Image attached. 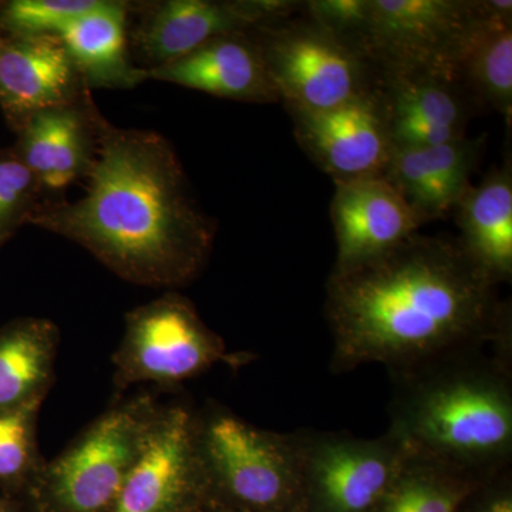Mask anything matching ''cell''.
I'll return each mask as SVG.
<instances>
[{"mask_svg": "<svg viewBox=\"0 0 512 512\" xmlns=\"http://www.w3.org/2000/svg\"><path fill=\"white\" fill-rule=\"evenodd\" d=\"M332 370L416 365L512 336L510 305L460 239L414 234L384 254L333 269L326 284Z\"/></svg>", "mask_w": 512, "mask_h": 512, "instance_id": "cell-1", "label": "cell"}, {"mask_svg": "<svg viewBox=\"0 0 512 512\" xmlns=\"http://www.w3.org/2000/svg\"><path fill=\"white\" fill-rule=\"evenodd\" d=\"M87 177L83 197L37 205L28 224L76 242L133 284L175 289L197 279L210 258L214 228L163 136L99 121Z\"/></svg>", "mask_w": 512, "mask_h": 512, "instance_id": "cell-2", "label": "cell"}, {"mask_svg": "<svg viewBox=\"0 0 512 512\" xmlns=\"http://www.w3.org/2000/svg\"><path fill=\"white\" fill-rule=\"evenodd\" d=\"M390 433L485 484L511 470L512 336L390 370Z\"/></svg>", "mask_w": 512, "mask_h": 512, "instance_id": "cell-3", "label": "cell"}, {"mask_svg": "<svg viewBox=\"0 0 512 512\" xmlns=\"http://www.w3.org/2000/svg\"><path fill=\"white\" fill-rule=\"evenodd\" d=\"M195 439L214 510L305 512L295 433L261 429L208 403L195 409Z\"/></svg>", "mask_w": 512, "mask_h": 512, "instance_id": "cell-4", "label": "cell"}, {"mask_svg": "<svg viewBox=\"0 0 512 512\" xmlns=\"http://www.w3.org/2000/svg\"><path fill=\"white\" fill-rule=\"evenodd\" d=\"M160 406L138 394L100 414L40 468L25 494L33 512H111Z\"/></svg>", "mask_w": 512, "mask_h": 512, "instance_id": "cell-5", "label": "cell"}, {"mask_svg": "<svg viewBox=\"0 0 512 512\" xmlns=\"http://www.w3.org/2000/svg\"><path fill=\"white\" fill-rule=\"evenodd\" d=\"M487 2L369 0L356 49L387 76H437L458 80Z\"/></svg>", "mask_w": 512, "mask_h": 512, "instance_id": "cell-6", "label": "cell"}, {"mask_svg": "<svg viewBox=\"0 0 512 512\" xmlns=\"http://www.w3.org/2000/svg\"><path fill=\"white\" fill-rule=\"evenodd\" d=\"M242 363L245 357L228 352L187 298L168 292L127 313L113 356L114 386L119 392L136 384L177 386L212 367Z\"/></svg>", "mask_w": 512, "mask_h": 512, "instance_id": "cell-7", "label": "cell"}, {"mask_svg": "<svg viewBox=\"0 0 512 512\" xmlns=\"http://www.w3.org/2000/svg\"><path fill=\"white\" fill-rule=\"evenodd\" d=\"M255 40L288 110L323 111L376 92L369 60L309 23L264 26Z\"/></svg>", "mask_w": 512, "mask_h": 512, "instance_id": "cell-8", "label": "cell"}, {"mask_svg": "<svg viewBox=\"0 0 512 512\" xmlns=\"http://www.w3.org/2000/svg\"><path fill=\"white\" fill-rule=\"evenodd\" d=\"M305 512H375L409 447L386 431L375 439L296 431Z\"/></svg>", "mask_w": 512, "mask_h": 512, "instance_id": "cell-9", "label": "cell"}, {"mask_svg": "<svg viewBox=\"0 0 512 512\" xmlns=\"http://www.w3.org/2000/svg\"><path fill=\"white\" fill-rule=\"evenodd\" d=\"M210 485L195 439V409L161 404L111 512H211Z\"/></svg>", "mask_w": 512, "mask_h": 512, "instance_id": "cell-10", "label": "cell"}, {"mask_svg": "<svg viewBox=\"0 0 512 512\" xmlns=\"http://www.w3.org/2000/svg\"><path fill=\"white\" fill-rule=\"evenodd\" d=\"M299 144L335 181L383 175L393 146L380 90L323 111L289 110Z\"/></svg>", "mask_w": 512, "mask_h": 512, "instance_id": "cell-11", "label": "cell"}, {"mask_svg": "<svg viewBox=\"0 0 512 512\" xmlns=\"http://www.w3.org/2000/svg\"><path fill=\"white\" fill-rule=\"evenodd\" d=\"M301 3L211 2L170 0L161 3L138 30L141 53L153 66H164L191 55L217 37L237 35L249 28H264L291 15Z\"/></svg>", "mask_w": 512, "mask_h": 512, "instance_id": "cell-12", "label": "cell"}, {"mask_svg": "<svg viewBox=\"0 0 512 512\" xmlns=\"http://www.w3.org/2000/svg\"><path fill=\"white\" fill-rule=\"evenodd\" d=\"M332 222L338 258L346 269L396 248L417 234L421 221L402 192L384 175L335 181Z\"/></svg>", "mask_w": 512, "mask_h": 512, "instance_id": "cell-13", "label": "cell"}, {"mask_svg": "<svg viewBox=\"0 0 512 512\" xmlns=\"http://www.w3.org/2000/svg\"><path fill=\"white\" fill-rule=\"evenodd\" d=\"M380 93L393 150L440 146L466 137L470 97L460 82L387 76Z\"/></svg>", "mask_w": 512, "mask_h": 512, "instance_id": "cell-14", "label": "cell"}, {"mask_svg": "<svg viewBox=\"0 0 512 512\" xmlns=\"http://www.w3.org/2000/svg\"><path fill=\"white\" fill-rule=\"evenodd\" d=\"M72 60L56 36L6 37L0 50V107L19 130L42 111L70 106Z\"/></svg>", "mask_w": 512, "mask_h": 512, "instance_id": "cell-15", "label": "cell"}, {"mask_svg": "<svg viewBox=\"0 0 512 512\" xmlns=\"http://www.w3.org/2000/svg\"><path fill=\"white\" fill-rule=\"evenodd\" d=\"M140 79L174 83L221 99L279 100L261 50L245 33L217 37L183 59L140 70Z\"/></svg>", "mask_w": 512, "mask_h": 512, "instance_id": "cell-16", "label": "cell"}, {"mask_svg": "<svg viewBox=\"0 0 512 512\" xmlns=\"http://www.w3.org/2000/svg\"><path fill=\"white\" fill-rule=\"evenodd\" d=\"M484 144L483 137H463L440 146L394 148L383 175L426 224L456 210L470 190Z\"/></svg>", "mask_w": 512, "mask_h": 512, "instance_id": "cell-17", "label": "cell"}, {"mask_svg": "<svg viewBox=\"0 0 512 512\" xmlns=\"http://www.w3.org/2000/svg\"><path fill=\"white\" fill-rule=\"evenodd\" d=\"M460 242L467 254L500 285L512 278L511 161L493 168L458 202Z\"/></svg>", "mask_w": 512, "mask_h": 512, "instance_id": "cell-18", "label": "cell"}, {"mask_svg": "<svg viewBox=\"0 0 512 512\" xmlns=\"http://www.w3.org/2000/svg\"><path fill=\"white\" fill-rule=\"evenodd\" d=\"M59 345L60 330L49 319L19 318L0 328V413L45 402Z\"/></svg>", "mask_w": 512, "mask_h": 512, "instance_id": "cell-19", "label": "cell"}, {"mask_svg": "<svg viewBox=\"0 0 512 512\" xmlns=\"http://www.w3.org/2000/svg\"><path fill=\"white\" fill-rule=\"evenodd\" d=\"M60 42L73 66L93 84L140 82V70L131 69L126 52V8L123 3L100 0L60 32Z\"/></svg>", "mask_w": 512, "mask_h": 512, "instance_id": "cell-20", "label": "cell"}, {"mask_svg": "<svg viewBox=\"0 0 512 512\" xmlns=\"http://www.w3.org/2000/svg\"><path fill=\"white\" fill-rule=\"evenodd\" d=\"M461 86L470 99L512 117V2L490 0L487 16L460 67Z\"/></svg>", "mask_w": 512, "mask_h": 512, "instance_id": "cell-21", "label": "cell"}, {"mask_svg": "<svg viewBox=\"0 0 512 512\" xmlns=\"http://www.w3.org/2000/svg\"><path fill=\"white\" fill-rule=\"evenodd\" d=\"M481 485L463 471L409 448L375 512H460Z\"/></svg>", "mask_w": 512, "mask_h": 512, "instance_id": "cell-22", "label": "cell"}, {"mask_svg": "<svg viewBox=\"0 0 512 512\" xmlns=\"http://www.w3.org/2000/svg\"><path fill=\"white\" fill-rule=\"evenodd\" d=\"M42 404L0 413V495L18 500L45 464L37 441Z\"/></svg>", "mask_w": 512, "mask_h": 512, "instance_id": "cell-23", "label": "cell"}, {"mask_svg": "<svg viewBox=\"0 0 512 512\" xmlns=\"http://www.w3.org/2000/svg\"><path fill=\"white\" fill-rule=\"evenodd\" d=\"M83 117L72 106L52 111V128L46 147L47 173L42 188L63 190L89 165Z\"/></svg>", "mask_w": 512, "mask_h": 512, "instance_id": "cell-24", "label": "cell"}, {"mask_svg": "<svg viewBox=\"0 0 512 512\" xmlns=\"http://www.w3.org/2000/svg\"><path fill=\"white\" fill-rule=\"evenodd\" d=\"M100 0H12L0 5V30L8 37L59 36Z\"/></svg>", "mask_w": 512, "mask_h": 512, "instance_id": "cell-25", "label": "cell"}, {"mask_svg": "<svg viewBox=\"0 0 512 512\" xmlns=\"http://www.w3.org/2000/svg\"><path fill=\"white\" fill-rule=\"evenodd\" d=\"M40 184L15 148L0 150V238L9 239L37 208Z\"/></svg>", "mask_w": 512, "mask_h": 512, "instance_id": "cell-26", "label": "cell"}, {"mask_svg": "<svg viewBox=\"0 0 512 512\" xmlns=\"http://www.w3.org/2000/svg\"><path fill=\"white\" fill-rule=\"evenodd\" d=\"M305 9L313 25L355 47L369 15V0H315L305 3Z\"/></svg>", "mask_w": 512, "mask_h": 512, "instance_id": "cell-27", "label": "cell"}, {"mask_svg": "<svg viewBox=\"0 0 512 512\" xmlns=\"http://www.w3.org/2000/svg\"><path fill=\"white\" fill-rule=\"evenodd\" d=\"M460 512H512L511 470L477 488Z\"/></svg>", "mask_w": 512, "mask_h": 512, "instance_id": "cell-28", "label": "cell"}, {"mask_svg": "<svg viewBox=\"0 0 512 512\" xmlns=\"http://www.w3.org/2000/svg\"><path fill=\"white\" fill-rule=\"evenodd\" d=\"M0 512H19L18 500L0 495Z\"/></svg>", "mask_w": 512, "mask_h": 512, "instance_id": "cell-29", "label": "cell"}, {"mask_svg": "<svg viewBox=\"0 0 512 512\" xmlns=\"http://www.w3.org/2000/svg\"><path fill=\"white\" fill-rule=\"evenodd\" d=\"M0 32H2V30H0ZM5 40H6V37H3L2 35H0V50H2L3 45H5Z\"/></svg>", "mask_w": 512, "mask_h": 512, "instance_id": "cell-30", "label": "cell"}, {"mask_svg": "<svg viewBox=\"0 0 512 512\" xmlns=\"http://www.w3.org/2000/svg\"><path fill=\"white\" fill-rule=\"evenodd\" d=\"M211 512H242V511H231V510H214Z\"/></svg>", "mask_w": 512, "mask_h": 512, "instance_id": "cell-31", "label": "cell"}, {"mask_svg": "<svg viewBox=\"0 0 512 512\" xmlns=\"http://www.w3.org/2000/svg\"><path fill=\"white\" fill-rule=\"evenodd\" d=\"M6 241H8V239L0 238V247H2V245L5 244Z\"/></svg>", "mask_w": 512, "mask_h": 512, "instance_id": "cell-32", "label": "cell"}, {"mask_svg": "<svg viewBox=\"0 0 512 512\" xmlns=\"http://www.w3.org/2000/svg\"><path fill=\"white\" fill-rule=\"evenodd\" d=\"M0 5H2V3H0Z\"/></svg>", "mask_w": 512, "mask_h": 512, "instance_id": "cell-33", "label": "cell"}]
</instances>
